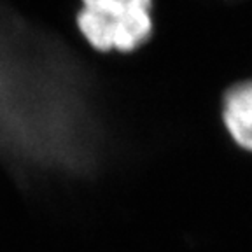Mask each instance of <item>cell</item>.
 Returning a JSON list of instances; mask_svg holds the SVG:
<instances>
[{
    "label": "cell",
    "mask_w": 252,
    "mask_h": 252,
    "mask_svg": "<svg viewBox=\"0 0 252 252\" xmlns=\"http://www.w3.org/2000/svg\"><path fill=\"white\" fill-rule=\"evenodd\" d=\"M74 25L93 51L135 53L153 40L154 0H77Z\"/></svg>",
    "instance_id": "6da1fadb"
},
{
    "label": "cell",
    "mask_w": 252,
    "mask_h": 252,
    "mask_svg": "<svg viewBox=\"0 0 252 252\" xmlns=\"http://www.w3.org/2000/svg\"><path fill=\"white\" fill-rule=\"evenodd\" d=\"M219 112L226 137L242 153L252 154V77L236 81L224 91Z\"/></svg>",
    "instance_id": "7a4b0ae2"
}]
</instances>
